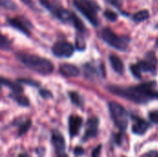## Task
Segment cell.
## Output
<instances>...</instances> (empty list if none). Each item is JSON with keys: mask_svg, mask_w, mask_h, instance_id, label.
<instances>
[{"mask_svg": "<svg viewBox=\"0 0 158 157\" xmlns=\"http://www.w3.org/2000/svg\"><path fill=\"white\" fill-rule=\"evenodd\" d=\"M156 88V81H147L140 85L129 87L119 85H108L106 87L107 91L111 93L136 104H146L153 99L158 100V92Z\"/></svg>", "mask_w": 158, "mask_h": 157, "instance_id": "1", "label": "cell"}, {"mask_svg": "<svg viewBox=\"0 0 158 157\" xmlns=\"http://www.w3.org/2000/svg\"><path fill=\"white\" fill-rule=\"evenodd\" d=\"M17 56L27 68L39 74L48 75L54 70V64L47 58L27 53H19Z\"/></svg>", "mask_w": 158, "mask_h": 157, "instance_id": "2", "label": "cell"}, {"mask_svg": "<svg viewBox=\"0 0 158 157\" xmlns=\"http://www.w3.org/2000/svg\"><path fill=\"white\" fill-rule=\"evenodd\" d=\"M75 7L90 21L94 26H97L99 23L97 12L99 6L94 0H73Z\"/></svg>", "mask_w": 158, "mask_h": 157, "instance_id": "3", "label": "cell"}, {"mask_svg": "<svg viewBox=\"0 0 158 157\" xmlns=\"http://www.w3.org/2000/svg\"><path fill=\"white\" fill-rule=\"evenodd\" d=\"M101 38L108 45L118 51H126L131 42V39L128 36H119L109 28L103 29L101 31Z\"/></svg>", "mask_w": 158, "mask_h": 157, "instance_id": "4", "label": "cell"}, {"mask_svg": "<svg viewBox=\"0 0 158 157\" xmlns=\"http://www.w3.org/2000/svg\"><path fill=\"white\" fill-rule=\"evenodd\" d=\"M108 109L114 124L121 131L126 130L129 123V115L127 110L121 105L116 102H109Z\"/></svg>", "mask_w": 158, "mask_h": 157, "instance_id": "5", "label": "cell"}, {"mask_svg": "<svg viewBox=\"0 0 158 157\" xmlns=\"http://www.w3.org/2000/svg\"><path fill=\"white\" fill-rule=\"evenodd\" d=\"M137 65L139 66L142 73L144 71V72H149L153 75H156L157 72V57L154 52H149L145 56L144 59L137 63Z\"/></svg>", "mask_w": 158, "mask_h": 157, "instance_id": "6", "label": "cell"}, {"mask_svg": "<svg viewBox=\"0 0 158 157\" xmlns=\"http://www.w3.org/2000/svg\"><path fill=\"white\" fill-rule=\"evenodd\" d=\"M53 54L57 57H69L74 53V46L66 41L56 42L52 48Z\"/></svg>", "mask_w": 158, "mask_h": 157, "instance_id": "7", "label": "cell"}, {"mask_svg": "<svg viewBox=\"0 0 158 157\" xmlns=\"http://www.w3.org/2000/svg\"><path fill=\"white\" fill-rule=\"evenodd\" d=\"M52 143L55 147L56 153L58 157H69L65 153L66 150V142L63 135L58 131H53L52 133Z\"/></svg>", "mask_w": 158, "mask_h": 157, "instance_id": "8", "label": "cell"}, {"mask_svg": "<svg viewBox=\"0 0 158 157\" xmlns=\"http://www.w3.org/2000/svg\"><path fill=\"white\" fill-rule=\"evenodd\" d=\"M98 126H99L98 118L96 117L90 118L86 123V130H85L82 141H87L88 139L96 137L98 134Z\"/></svg>", "mask_w": 158, "mask_h": 157, "instance_id": "9", "label": "cell"}, {"mask_svg": "<svg viewBox=\"0 0 158 157\" xmlns=\"http://www.w3.org/2000/svg\"><path fill=\"white\" fill-rule=\"evenodd\" d=\"M133 124L131 127V130L136 135H143L146 133L148 129L150 128V123L145 121L141 118L133 117Z\"/></svg>", "mask_w": 158, "mask_h": 157, "instance_id": "10", "label": "cell"}, {"mask_svg": "<svg viewBox=\"0 0 158 157\" xmlns=\"http://www.w3.org/2000/svg\"><path fill=\"white\" fill-rule=\"evenodd\" d=\"M82 126V118L79 116L72 115L69 118V131L70 137H75L79 134Z\"/></svg>", "mask_w": 158, "mask_h": 157, "instance_id": "11", "label": "cell"}, {"mask_svg": "<svg viewBox=\"0 0 158 157\" xmlns=\"http://www.w3.org/2000/svg\"><path fill=\"white\" fill-rule=\"evenodd\" d=\"M59 72L62 76L69 78L78 77L81 73L79 68L72 64H62L59 67Z\"/></svg>", "mask_w": 158, "mask_h": 157, "instance_id": "12", "label": "cell"}, {"mask_svg": "<svg viewBox=\"0 0 158 157\" xmlns=\"http://www.w3.org/2000/svg\"><path fill=\"white\" fill-rule=\"evenodd\" d=\"M7 22L10 26H12L13 28L19 30V31H21L22 33L26 34V35H30V30L28 25L21 19L19 18H10L7 19Z\"/></svg>", "mask_w": 158, "mask_h": 157, "instance_id": "13", "label": "cell"}, {"mask_svg": "<svg viewBox=\"0 0 158 157\" xmlns=\"http://www.w3.org/2000/svg\"><path fill=\"white\" fill-rule=\"evenodd\" d=\"M109 62H110V65L115 72H117L118 74H120V75H122L124 73L125 67H124V63L120 57H118L116 55H110Z\"/></svg>", "mask_w": 158, "mask_h": 157, "instance_id": "14", "label": "cell"}, {"mask_svg": "<svg viewBox=\"0 0 158 157\" xmlns=\"http://www.w3.org/2000/svg\"><path fill=\"white\" fill-rule=\"evenodd\" d=\"M10 97L16 101L18 103V105H19L20 106H24V107H28L30 105V101L27 97L23 96V95H20V94H18L17 93H11L10 94Z\"/></svg>", "mask_w": 158, "mask_h": 157, "instance_id": "15", "label": "cell"}, {"mask_svg": "<svg viewBox=\"0 0 158 157\" xmlns=\"http://www.w3.org/2000/svg\"><path fill=\"white\" fill-rule=\"evenodd\" d=\"M149 17H150L149 11L144 9V10H140V11H138L137 13H135V14L132 16V19H133L135 22H142V21L146 20Z\"/></svg>", "mask_w": 158, "mask_h": 157, "instance_id": "16", "label": "cell"}, {"mask_svg": "<svg viewBox=\"0 0 158 157\" xmlns=\"http://www.w3.org/2000/svg\"><path fill=\"white\" fill-rule=\"evenodd\" d=\"M72 24H73V26L78 30V31H81V32H83V31H85V26H84V24L82 23V21L73 13L72 14V18H71V21H70Z\"/></svg>", "mask_w": 158, "mask_h": 157, "instance_id": "17", "label": "cell"}, {"mask_svg": "<svg viewBox=\"0 0 158 157\" xmlns=\"http://www.w3.org/2000/svg\"><path fill=\"white\" fill-rule=\"evenodd\" d=\"M0 84H3V85H6V86L10 87V88H11L15 93H20V92L22 91V89H21V87H20V86H19V85H17V84L12 83L10 81H8V80L5 79V78H3V77H0Z\"/></svg>", "mask_w": 158, "mask_h": 157, "instance_id": "18", "label": "cell"}, {"mask_svg": "<svg viewBox=\"0 0 158 157\" xmlns=\"http://www.w3.org/2000/svg\"><path fill=\"white\" fill-rule=\"evenodd\" d=\"M69 94V98H70L71 102H72L75 105H77V106H81L82 102H81V96L79 95L78 93H76V92H70Z\"/></svg>", "mask_w": 158, "mask_h": 157, "instance_id": "19", "label": "cell"}, {"mask_svg": "<svg viewBox=\"0 0 158 157\" xmlns=\"http://www.w3.org/2000/svg\"><path fill=\"white\" fill-rule=\"evenodd\" d=\"M31 119H28V120H26L25 122H23V123L20 125V127H19V136H21V135L25 134V133L29 130V129L31 128Z\"/></svg>", "mask_w": 158, "mask_h": 157, "instance_id": "20", "label": "cell"}, {"mask_svg": "<svg viewBox=\"0 0 158 157\" xmlns=\"http://www.w3.org/2000/svg\"><path fill=\"white\" fill-rule=\"evenodd\" d=\"M0 6L4 7L6 9L13 10V9H16L17 5L14 2H12L11 0H0Z\"/></svg>", "mask_w": 158, "mask_h": 157, "instance_id": "21", "label": "cell"}, {"mask_svg": "<svg viewBox=\"0 0 158 157\" xmlns=\"http://www.w3.org/2000/svg\"><path fill=\"white\" fill-rule=\"evenodd\" d=\"M131 71L132 73V75L136 78V79H141L142 78V71L139 68V66L137 64H132L130 67Z\"/></svg>", "mask_w": 158, "mask_h": 157, "instance_id": "22", "label": "cell"}, {"mask_svg": "<svg viewBox=\"0 0 158 157\" xmlns=\"http://www.w3.org/2000/svg\"><path fill=\"white\" fill-rule=\"evenodd\" d=\"M18 82H20V83H24V84H28V85H31V86H34V87H38L40 85V83L34 80H31V79H26V78H22V79H19L18 80Z\"/></svg>", "mask_w": 158, "mask_h": 157, "instance_id": "23", "label": "cell"}, {"mask_svg": "<svg viewBox=\"0 0 158 157\" xmlns=\"http://www.w3.org/2000/svg\"><path fill=\"white\" fill-rule=\"evenodd\" d=\"M10 46V43L8 39L4 36L2 33H0V49H8Z\"/></svg>", "mask_w": 158, "mask_h": 157, "instance_id": "24", "label": "cell"}, {"mask_svg": "<svg viewBox=\"0 0 158 157\" xmlns=\"http://www.w3.org/2000/svg\"><path fill=\"white\" fill-rule=\"evenodd\" d=\"M104 16H105L109 21H116V20L118 19V15H117V13H115L114 11L109 10V9H107V10H106V11L104 12Z\"/></svg>", "mask_w": 158, "mask_h": 157, "instance_id": "25", "label": "cell"}, {"mask_svg": "<svg viewBox=\"0 0 158 157\" xmlns=\"http://www.w3.org/2000/svg\"><path fill=\"white\" fill-rule=\"evenodd\" d=\"M76 48L80 51L85 49V42L82 37H77L76 39Z\"/></svg>", "mask_w": 158, "mask_h": 157, "instance_id": "26", "label": "cell"}, {"mask_svg": "<svg viewBox=\"0 0 158 157\" xmlns=\"http://www.w3.org/2000/svg\"><path fill=\"white\" fill-rule=\"evenodd\" d=\"M149 118L150 120L155 123V124H158V111H152L149 113Z\"/></svg>", "mask_w": 158, "mask_h": 157, "instance_id": "27", "label": "cell"}, {"mask_svg": "<svg viewBox=\"0 0 158 157\" xmlns=\"http://www.w3.org/2000/svg\"><path fill=\"white\" fill-rule=\"evenodd\" d=\"M106 1L112 6H116L117 8H120L123 4V0H106Z\"/></svg>", "mask_w": 158, "mask_h": 157, "instance_id": "28", "label": "cell"}, {"mask_svg": "<svg viewBox=\"0 0 158 157\" xmlns=\"http://www.w3.org/2000/svg\"><path fill=\"white\" fill-rule=\"evenodd\" d=\"M102 150V144H99L96 148H94L92 152V157H99Z\"/></svg>", "mask_w": 158, "mask_h": 157, "instance_id": "29", "label": "cell"}, {"mask_svg": "<svg viewBox=\"0 0 158 157\" xmlns=\"http://www.w3.org/2000/svg\"><path fill=\"white\" fill-rule=\"evenodd\" d=\"M39 2H40V4H41L43 6L46 7L47 9H50V10L53 9V6L51 5L50 0H39Z\"/></svg>", "mask_w": 158, "mask_h": 157, "instance_id": "30", "label": "cell"}, {"mask_svg": "<svg viewBox=\"0 0 158 157\" xmlns=\"http://www.w3.org/2000/svg\"><path fill=\"white\" fill-rule=\"evenodd\" d=\"M40 94L44 98H50V97H52V93L48 90H41L40 91Z\"/></svg>", "mask_w": 158, "mask_h": 157, "instance_id": "31", "label": "cell"}, {"mask_svg": "<svg viewBox=\"0 0 158 157\" xmlns=\"http://www.w3.org/2000/svg\"><path fill=\"white\" fill-rule=\"evenodd\" d=\"M74 154L76 155H84V149L81 146H77L76 148H74Z\"/></svg>", "mask_w": 158, "mask_h": 157, "instance_id": "32", "label": "cell"}, {"mask_svg": "<svg viewBox=\"0 0 158 157\" xmlns=\"http://www.w3.org/2000/svg\"><path fill=\"white\" fill-rule=\"evenodd\" d=\"M21 1H23V3H24L25 5H27L28 6H30V7H34V4H33V2H32L31 0H21Z\"/></svg>", "mask_w": 158, "mask_h": 157, "instance_id": "33", "label": "cell"}, {"mask_svg": "<svg viewBox=\"0 0 158 157\" xmlns=\"http://www.w3.org/2000/svg\"><path fill=\"white\" fill-rule=\"evenodd\" d=\"M146 157H158V153L156 152H150Z\"/></svg>", "mask_w": 158, "mask_h": 157, "instance_id": "34", "label": "cell"}, {"mask_svg": "<svg viewBox=\"0 0 158 157\" xmlns=\"http://www.w3.org/2000/svg\"><path fill=\"white\" fill-rule=\"evenodd\" d=\"M18 157H28V155H26V154H21V155H19Z\"/></svg>", "mask_w": 158, "mask_h": 157, "instance_id": "35", "label": "cell"}, {"mask_svg": "<svg viewBox=\"0 0 158 157\" xmlns=\"http://www.w3.org/2000/svg\"><path fill=\"white\" fill-rule=\"evenodd\" d=\"M0 89H1V88H0Z\"/></svg>", "mask_w": 158, "mask_h": 157, "instance_id": "36", "label": "cell"}]
</instances>
